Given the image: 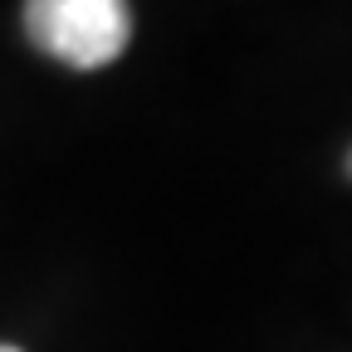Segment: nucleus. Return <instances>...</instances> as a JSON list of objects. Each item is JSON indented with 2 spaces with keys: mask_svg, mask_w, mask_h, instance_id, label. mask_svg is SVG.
Wrapping results in <instances>:
<instances>
[{
  "mask_svg": "<svg viewBox=\"0 0 352 352\" xmlns=\"http://www.w3.org/2000/svg\"><path fill=\"white\" fill-rule=\"evenodd\" d=\"M25 34L69 69H103L132 39L127 0H25Z\"/></svg>",
  "mask_w": 352,
  "mask_h": 352,
  "instance_id": "1",
  "label": "nucleus"
},
{
  "mask_svg": "<svg viewBox=\"0 0 352 352\" xmlns=\"http://www.w3.org/2000/svg\"><path fill=\"white\" fill-rule=\"evenodd\" d=\"M0 352H20V347H6V342H0Z\"/></svg>",
  "mask_w": 352,
  "mask_h": 352,
  "instance_id": "2",
  "label": "nucleus"
},
{
  "mask_svg": "<svg viewBox=\"0 0 352 352\" xmlns=\"http://www.w3.org/2000/svg\"><path fill=\"white\" fill-rule=\"evenodd\" d=\"M347 176H352V152H347Z\"/></svg>",
  "mask_w": 352,
  "mask_h": 352,
  "instance_id": "3",
  "label": "nucleus"
}]
</instances>
